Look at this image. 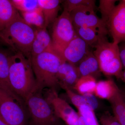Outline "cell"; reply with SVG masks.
Instances as JSON below:
<instances>
[{"label": "cell", "instance_id": "obj_11", "mask_svg": "<svg viewBox=\"0 0 125 125\" xmlns=\"http://www.w3.org/2000/svg\"><path fill=\"white\" fill-rule=\"evenodd\" d=\"M89 47L76 34L60 54L65 61L76 66L89 51Z\"/></svg>", "mask_w": 125, "mask_h": 125}, {"label": "cell", "instance_id": "obj_18", "mask_svg": "<svg viewBox=\"0 0 125 125\" xmlns=\"http://www.w3.org/2000/svg\"><path fill=\"white\" fill-rule=\"evenodd\" d=\"M119 90L111 79L97 82L94 94L102 99L109 101Z\"/></svg>", "mask_w": 125, "mask_h": 125}, {"label": "cell", "instance_id": "obj_30", "mask_svg": "<svg viewBox=\"0 0 125 125\" xmlns=\"http://www.w3.org/2000/svg\"><path fill=\"white\" fill-rule=\"evenodd\" d=\"M124 96L125 98V95H124ZM118 121L121 125H125V108L123 115Z\"/></svg>", "mask_w": 125, "mask_h": 125}, {"label": "cell", "instance_id": "obj_5", "mask_svg": "<svg viewBox=\"0 0 125 125\" xmlns=\"http://www.w3.org/2000/svg\"><path fill=\"white\" fill-rule=\"evenodd\" d=\"M31 118V125H58L59 119L53 108L42 95L35 91L25 101Z\"/></svg>", "mask_w": 125, "mask_h": 125}, {"label": "cell", "instance_id": "obj_34", "mask_svg": "<svg viewBox=\"0 0 125 125\" xmlns=\"http://www.w3.org/2000/svg\"></svg>", "mask_w": 125, "mask_h": 125}, {"label": "cell", "instance_id": "obj_22", "mask_svg": "<svg viewBox=\"0 0 125 125\" xmlns=\"http://www.w3.org/2000/svg\"><path fill=\"white\" fill-rule=\"evenodd\" d=\"M115 118L119 120L123 115L125 108V99L123 94L118 90L109 100Z\"/></svg>", "mask_w": 125, "mask_h": 125}, {"label": "cell", "instance_id": "obj_21", "mask_svg": "<svg viewBox=\"0 0 125 125\" xmlns=\"http://www.w3.org/2000/svg\"><path fill=\"white\" fill-rule=\"evenodd\" d=\"M22 13L24 20L29 25H34L38 28H45V19L40 7L33 11Z\"/></svg>", "mask_w": 125, "mask_h": 125}, {"label": "cell", "instance_id": "obj_6", "mask_svg": "<svg viewBox=\"0 0 125 125\" xmlns=\"http://www.w3.org/2000/svg\"><path fill=\"white\" fill-rule=\"evenodd\" d=\"M53 24L52 38V46L60 54L63 48L74 37L76 32L70 14L67 11H63Z\"/></svg>", "mask_w": 125, "mask_h": 125}, {"label": "cell", "instance_id": "obj_24", "mask_svg": "<svg viewBox=\"0 0 125 125\" xmlns=\"http://www.w3.org/2000/svg\"><path fill=\"white\" fill-rule=\"evenodd\" d=\"M116 1L117 0H99L98 8L101 13V19L106 25V27L109 17L116 6L115 3Z\"/></svg>", "mask_w": 125, "mask_h": 125}, {"label": "cell", "instance_id": "obj_1", "mask_svg": "<svg viewBox=\"0 0 125 125\" xmlns=\"http://www.w3.org/2000/svg\"><path fill=\"white\" fill-rule=\"evenodd\" d=\"M31 64L36 82V91L46 88L56 90L60 86L57 77L58 69L65 61L53 48L31 58Z\"/></svg>", "mask_w": 125, "mask_h": 125}, {"label": "cell", "instance_id": "obj_12", "mask_svg": "<svg viewBox=\"0 0 125 125\" xmlns=\"http://www.w3.org/2000/svg\"><path fill=\"white\" fill-rule=\"evenodd\" d=\"M57 77L60 87H67L72 90L81 77L76 66L64 61L59 67Z\"/></svg>", "mask_w": 125, "mask_h": 125}, {"label": "cell", "instance_id": "obj_9", "mask_svg": "<svg viewBox=\"0 0 125 125\" xmlns=\"http://www.w3.org/2000/svg\"><path fill=\"white\" fill-rule=\"evenodd\" d=\"M43 91V96L52 105L57 117L64 121L66 125H78L79 114L58 96L56 90L46 88Z\"/></svg>", "mask_w": 125, "mask_h": 125}, {"label": "cell", "instance_id": "obj_19", "mask_svg": "<svg viewBox=\"0 0 125 125\" xmlns=\"http://www.w3.org/2000/svg\"><path fill=\"white\" fill-rule=\"evenodd\" d=\"M75 30L77 35L89 46L93 48L97 43L101 37L106 36H103L98 31L89 27H79Z\"/></svg>", "mask_w": 125, "mask_h": 125}, {"label": "cell", "instance_id": "obj_33", "mask_svg": "<svg viewBox=\"0 0 125 125\" xmlns=\"http://www.w3.org/2000/svg\"><path fill=\"white\" fill-rule=\"evenodd\" d=\"M121 79L123 80L125 82V69L123 71L122 74V77Z\"/></svg>", "mask_w": 125, "mask_h": 125}, {"label": "cell", "instance_id": "obj_29", "mask_svg": "<svg viewBox=\"0 0 125 125\" xmlns=\"http://www.w3.org/2000/svg\"><path fill=\"white\" fill-rule=\"evenodd\" d=\"M122 43L121 45H118L119 53L122 66L125 68V42Z\"/></svg>", "mask_w": 125, "mask_h": 125}, {"label": "cell", "instance_id": "obj_32", "mask_svg": "<svg viewBox=\"0 0 125 125\" xmlns=\"http://www.w3.org/2000/svg\"><path fill=\"white\" fill-rule=\"evenodd\" d=\"M0 125H9L5 121L0 113Z\"/></svg>", "mask_w": 125, "mask_h": 125}, {"label": "cell", "instance_id": "obj_16", "mask_svg": "<svg viewBox=\"0 0 125 125\" xmlns=\"http://www.w3.org/2000/svg\"><path fill=\"white\" fill-rule=\"evenodd\" d=\"M61 1L59 0H38L39 7L44 16L46 28L58 17Z\"/></svg>", "mask_w": 125, "mask_h": 125}, {"label": "cell", "instance_id": "obj_25", "mask_svg": "<svg viewBox=\"0 0 125 125\" xmlns=\"http://www.w3.org/2000/svg\"><path fill=\"white\" fill-rule=\"evenodd\" d=\"M96 0H66L63 2L64 11L70 13L75 9L83 6L96 8Z\"/></svg>", "mask_w": 125, "mask_h": 125}, {"label": "cell", "instance_id": "obj_15", "mask_svg": "<svg viewBox=\"0 0 125 125\" xmlns=\"http://www.w3.org/2000/svg\"><path fill=\"white\" fill-rule=\"evenodd\" d=\"M76 66L80 77L90 75L94 77L100 71L98 62L92 51L87 52Z\"/></svg>", "mask_w": 125, "mask_h": 125}, {"label": "cell", "instance_id": "obj_31", "mask_svg": "<svg viewBox=\"0 0 125 125\" xmlns=\"http://www.w3.org/2000/svg\"><path fill=\"white\" fill-rule=\"evenodd\" d=\"M78 125H88L84 118L80 115L79 118Z\"/></svg>", "mask_w": 125, "mask_h": 125}, {"label": "cell", "instance_id": "obj_2", "mask_svg": "<svg viewBox=\"0 0 125 125\" xmlns=\"http://www.w3.org/2000/svg\"><path fill=\"white\" fill-rule=\"evenodd\" d=\"M9 79L14 92L24 102L36 91V78L31 60L21 53L10 56Z\"/></svg>", "mask_w": 125, "mask_h": 125}, {"label": "cell", "instance_id": "obj_14", "mask_svg": "<svg viewBox=\"0 0 125 125\" xmlns=\"http://www.w3.org/2000/svg\"><path fill=\"white\" fill-rule=\"evenodd\" d=\"M53 48L52 41L46 28L36 30L35 37L31 46V58Z\"/></svg>", "mask_w": 125, "mask_h": 125}, {"label": "cell", "instance_id": "obj_4", "mask_svg": "<svg viewBox=\"0 0 125 125\" xmlns=\"http://www.w3.org/2000/svg\"><path fill=\"white\" fill-rule=\"evenodd\" d=\"M94 54L98 62L99 70L107 76L122 79V66L118 45L110 42L106 36L101 37L93 47Z\"/></svg>", "mask_w": 125, "mask_h": 125}, {"label": "cell", "instance_id": "obj_27", "mask_svg": "<svg viewBox=\"0 0 125 125\" xmlns=\"http://www.w3.org/2000/svg\"><path fill=\"white\" fill-rule=\"evenodd\" d=\"M78 113L84 119L88 125H100L94 110L87 105H83L77 108Z\"/></svg>", "mask_w": 125, "mask_h": 125}, {"label": "cell", "instance_id": "obj_17", "mask_svg": "<svg viewBox=\"0 0 125 125\" xmlns=\"http://www.w3.org/2000/svg\"><path fill=\"white\" fill-rule=\"evenodd\" d=\"M19 14L10 0H0V32L4 29Z\"/></svg>", "mask_w": 125, "mask_h": 125}, {"label": "cell", "instance_id": "obj_28", "mask_svg": "<svg viewBox=\"0 0 125 125\" xmlns=\"http://www.w3.org/2000/svg\"><path fill=\"white\" fill-rule=\"evenodd\" d=\"M99 121L101 125H121L115 117L108 112H106L101 115Z\"/></svg>", "mask_w": 125, "mask_h": 125}, {"label": "cell", "instance_id": "obj_20", "mask_svg": "<svg viewBox=\"0 0 125 125\" xmlns=\"http://www.w3.org/2000/svg\"><path fill=\"white\" fill-rule=\"evenodd\" d=\"M96 83V79L94 76H82L78 81L73 89L81 95L88 94H94Z\"/></svg>", "mask_w": 125, "mask_h": 125}, {"label": "cell", "instance_id": "obj_3", "mask_svg": "<svg viewBox=\"0 0 125 125\" xmlns=\"http://www.w3.org/2000/svg\"><path fill=\"white\" fill-rule=\"evenodd\" d=\"M36 30L19 14L4 29L0 32V38L15 53H21L30 59L31 46Z\"/></svg>", "mask_w": 125, "mask_h": 125}, {"label": "cell", "instance_id": "obj_7", "mask_svg": "<svg viewBox=\"0 0 125 125\" xmlns=\"http://www.w3.org/2000/svg\"><path fill=\"white\" fill-rule=\"evenodd\" d=\"M0 113L9 125H26L22 103L12 97L0 87Z\"/></svg>", "mask_w": 125, "mask_h": 125}, {"label": "cell", "instance_id": "obj_23", "mask_svg": "<svg viewBox=\"0 0 125 125\" xmlns=\"http://www.w3.org/2000/svg\"><path fill=\"white\" fill-rule=\"evenodd\" d=\"M64 89L67 96L74 106L76 108L83 106L87 105L90 106L92 102V94H90L81 95L75 93L72 90L66 87H61Z\"/></svg>", "mask_w": 125, "mask_h": 125}, {"label": "cell", "instance_id": "obj_26", "mask_svg": "<svg viewBox=\"0 0 125 125\" xmlns=\"http://www.w3.org/2000/svg\"><path fill=\"white\" fill-rule=\"evenodd\" d=\"M10 1L16 9L22 13L33 11L39 7L38 0H12Z\"/></svg>", "mask_w": 125, "mask_h": 125}, {"label": "cell", "instance_id": "obj_13", "mask_svg": "<svg viewBox=\"0 0 125 125\" xmlns=\"http://www.w3.org/2000/svg\"><path fill=\"white\" fill-rule=\"evenodd\" d=\"M11 55L0 49V87L16 100L23 103L22 99L14 92L10 83V60Z\"/></svg>", "mask_w": 125, "mask_h": 125}, {"label": "cell", "instance_id": "obj_10", "mask_svg": "<svg viewBox=\"0 0 125 125\" xmlns=\"http://www.w3.org/2000/svg\"><path fill=\"white\" fill-rule=\"evenodd\" d=\"M107 27L113 39L118 44L125 42V0L120 1L110 16Z\"/></svg>", "mask_w": 125, "mask_h": 125}, {"label": "cell", "instance_id": "obj_8", "mask_svg": "<svg viewBox=\"0 0 125 125\" xmlns=\"http://www.w3.org/2000/svg\"><path fill=\"white\" fill-rule=\"evenodd\" d=\"M92 7L83 6L75 9L69 13L74 29L81 27L92 28L103 36L108 33L106 25Z\"/></svg>", "mask_w": 125, "mask_h": 125}]
</instances>
